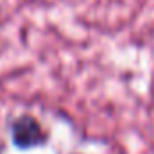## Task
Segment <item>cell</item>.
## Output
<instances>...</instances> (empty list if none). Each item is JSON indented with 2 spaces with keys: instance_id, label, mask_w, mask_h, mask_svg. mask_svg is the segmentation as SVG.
Here are the masks:
<instances>
[{
  "instance_id": "cell-1",
  "label": "cell",
  "mask_w": 154,
  "mask_h": 154,
  "mask_svg": "<svg viewBox=\"0 0 154 154\" xmlns=\"http://www.w3.org/2000/svg\"><path fill=\"white\" fill-rule=\"evenodd\" d=\"M9 136L16 149L29 151L43 147L48 142V131L39 122L38 116L31 113H22L11 118L9 122Z\"/></svg>"
}]
</instances>
